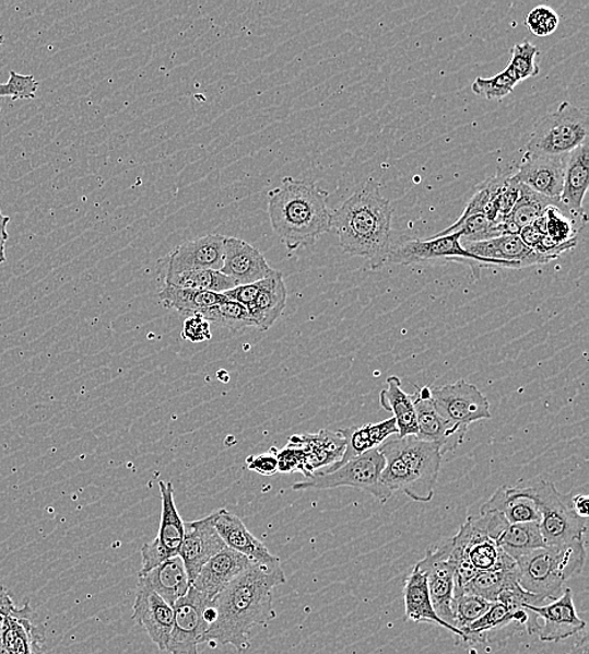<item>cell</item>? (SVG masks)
Here are the masks:
<instances>
[{
  "label": "cell",
  "instance_id": "6da1fadb",
  "mask_svg": "<svg viewBox=\"0 0 589 654\" xmlns=\"http://www.w3.org/2000/svg\"><path fill=\"white\" fill-rule=\"evenodd\" d=\"M285 583L282 565L250 564L214 599L217 619L200 644H231L239 653L247 652L252 628L266 627L275 619L272 592Z\"/></svg>",
  "mask_w": 589,
  "mask_h": 654
},
{
  "label": "cell",
  "instance_id": "7a4b0ae2",
  "mask_svg": "<svg viewBox=\"0 0 589 654\" xmlns=\"http://www.w3.org/2000/svg\"><path fill=\"white\" fill-rule=\"evenodd\" d=\"M392 207L377 182L364 187L332 212V230L343 252L366 259L369 270L387 265L391 248Z\"/></svg>",
  "mask_w": 589,
  "mask_h": 654
},
{
  "label": "cell",
  "instance_id": "3957f363",
  "mask_svg": "<svg viewBox=\"0 0 589 654\" xmlns=\"http://www.w3.org/2000/svg\"><path fill=\"white\" fill-rule=\"evenodd\" d=\"M327 198L317 183L293 178H284L280 188L268 192L269 220L288 250L313 246L332 230Z\"/></svg>",
  "mask_w": 589,
  "mask_h": 654
},
{
  "label": "cell",
  "instance_id": "277c9868",
  "mask_svg": "<svg viewBox=\"0 0 589 654\" xmlns=\"http://www.w3.org/2000/svg\"><path fill=\"white\" fill-rule=\"evenodd\" d=\"M378 451L386 460L381 474V484L386 490L392 494L405 493L420 503L433 500L443 460L439 447L410 435L386 441Z\"/></svg>",
  "mask_w": 589,
  "mask_h": 654
},
{
  "label": "cell",
  "instance_id": "5b68a950",
  "mask_svg": "<svg viewBox=\"0 0 589 654\" xmlns=\"http://www.w3.org/2000/svg\"><path fill=\"white\" fill-rule=\"evenodd\" d=\"M586 558L585 538L530 551L516 560L519 584L545 602L558 599L569 579L582 572Z\"/></svg>",
  "mask_w": 589,
  "mask_h": 654
},
{
  "label": "cell",
  "instance_id": "8992f818",
  "mask_svg": "<svg viewBox=\"0 0 589 654\" xmlns=\"http://www.w3.org/2000/svg\"><path fill=\"white\" fill-rule=\"evenodd\" d=\"M450 556L456 563L459 588L479 572L517 568L516 560L486 534L476 516H468L458 534L450 539Z\"/></svg>",
  "mask_w": 589,
  "mask_h": 654
},
{
  "label": "cell",
  "instance_id": "52a82bcc",
  "mask_svg": "<svg viewBox=\"0 0 589 654\" xmlns=\"http://www.w3.org/2000/svg\"><path fill=\"white\" fill-rule=\"evenodd\" d=\"M589 117L586 108L563 101L558 110L545 115L534 126L527 153L567 156L588 141Z\"/></svg>",
  "mask_w": 589,
  "mask_h": 654
},
{
  "label": "cell",
  "instance_id": "ba28073f",
  "mask_svg": "<svg viewBox=\"0 0 589 654\" xmlns=\"http://www.w3.org/2000/svg\"><path fill=\"white\" fill-rule=\"evenodd\" d=\"M385 457L380 451L373 449L365 455L352 458L349 463L337 467L330 474H316L307 480L293 484V491L332 490L351 488L365 491L386 503L392 497L381 484V474L385 468Z\"/></svg>",
  "mask_w": 589,
  "mask_h": 654
},
{
  "label": "cell",
  "instance_id": "9c48e42d",
  "mask_svg": "<svg viewBox=\"0 0 589 654\" xmlns=\"http://www.w3.org/2000/svg\"><path fill=\"white\" fill-rule=\"evenodd\" d=\"M461 233L457 232L444 237L431 240H408L391 245L387 265H414L431 262H460L471 268L475 280H481L483 267L499 266L510 268L508 265L493 261V259L471 255L461 246Z\"/></svg>",
  "mask_w": 589,
  "mask_h": 654
},
{
  "label": "cell",
  "instance_id": "30bf717a",
  "mask_svg": "<svg viewBox=\"0 0 589 654\" xmlns=\"http://www.w3.org/2000/svg\"><path fill=\"white\" fill-rule=\"evenodd\" d=\"M540 528L546 547L563 545L585 538L587 519L579 518L572 509L569 494L561 493L554 483L540 481L533 484Z\"/></svg>",
  "mask_w": 589,
  "mask_h": 654
},
{
  "label": "cell",
  "instance_id": "8fae6325",
  "mask_svg": "<svg viewBox=\"0 0 589 654\" xmlns=\"http://www.w3.org/2000/svg\"><path fill=\"white\" fill-rule=\"evenodd\" d=\"M450 551V539L437 544L434 548L427 549L425 558L420 560L417 565L426 574L428 594L435 614L443 622L458 629L453 618V603H456L459 585L456 563L451 559Z\"/></svg>",
  "mask_w": 589,
  "mask_h": 654
},
{
  "label": "cell",
  "instance_id": "7c38bea8",
  "mask_svg": "<svg viewBox=\"0 0 589 654\" xmlns=\"http://www.w3.org/2000/svg\"><path fill=\"white\" fill-rule=\"evenodd\" d=\"M162 493V519L156 538L141 549L142 568L139 574L164 563L168 559L179 557L184 540V522L176 509L172 482H158Z\"/></svg>",
  "mask_w": 589,
  "mask_h": 654
},
{
  "label": "cell",
  "instance_id": "4fadbf2b",
  "mask_svg": "<svg viewBox=\"0 0 589 654\" xmlns=\"http://www.w3.org/2000/svg\"><path fill=\"white\" fill-rule=\"evenodd\" d=\"M214 600L190 586L187 594L174 606V627L167 651L170 654H198L201 639L210 626L204 610Z\"/></svg>",
  "mask_w": 589,
  "mask_h": 654
},
{
  "label": "cell",
  "instance_id": "5bb4252c",
  "mask_svg": "<svg viewBox=\"0 0 589 654\" xmlns=\"http://www.w3.org/2000/svg\"><path fill=\"white\" fill-rule=\"evenodd\" d=\"M437 410L449 422L462 427L491 419V402L474 384L464 379L432 389Z\"/></svg>",
  "mask_w": 589,
  "mask_h": 654
},
{
  "label": "cell",
  "instance_id": "9a60e30c",
  "mask_svg": "<svg viewBox=\"0 0 589 654\" xmlns=\"http://www.w3.org/2000/svg\"><path fill=\"white\" fill-rule=\"evenodd\" d=\"M411 398L414 401L417 417L416 439L434 443L439 447L443 456L456 451L464 442L468 427L453 424L439 413L431 387L415 385V393Z\"/></svg>",
  "mask_w": 589,
  "mask_h": 654
},
{
  "label": "cell",
  "instance_id": "2e32d148",
  "mask_svg": "<svg viewBox=\"0 0 589 654\" xmlns=\"http://www.w3.org/2000/svg\"><path fill=\"white\" fill-rule=\"evenodd\" d=\"M215 516L216 513H213L197 522L184 523V540L179 557L187 569L190 584L196 581L201 568L226 548L214 526Z\"/></svg>",
  "mask_w": 589,
  "mask_h": 654
},
{
  "label": "cell",
  "instance_id": "e0dca14e",
  "mask_svg": "<svg viewBox=\"0 0 589 654\" xmlns=\"http://www.w3.org/2000/svg\"><path fill=\"white\" fill-rule=\"evenodd\" d=\"M567 156L527 153L511 178L545 198L559 200Z\"/></svg>",
  "mask_w": 589,
  "mask_h": 654
},
{
  "label": "cell",
  "instance_id": "ac0fdd59",
  "mask_svg": "<svg viewBox=\"0 0 589 654\" xmlns=\"http://www.w3.org/2000/svg\"><path fill=\"white\" fill-rule=\"evenodd\" d=\"M525 608L543 620V624L538 629L542 642L558 643L585 631L586 622L577 614L574 593L569 588H566L558 599L543 606Z\"/></svg>",
  "mask_w": 589,
  "mask_h": 654
},
{
  "label": "cell",
  "instance_id": "d6986e66",
  "mask_svg": "<svg viewBox=\"0 0 589 654\" xmlns=\"http://www.w3.org/2000/svg\"><path fill=\"white\" fill-rule=\"evenodd\" d=\"M511 624L526 627L529 634L538 633L540 623L532 611L527 608H510L507 604L495 602L481 618L461 631L459 643L468 645L484 644L491 637Z\"/></svg>",
  "mask_w": 589,
  "mask_h": 654
},
{
  "label": "cell",
  "instance_id": "ffe728a7",
  "mask_svg": "<svg viewBox=\"0 0 589 654\" xmlns=\"http://www.w3.org/2000/svg\"><path fill=\"white\" fill-rule=\"evenodd\" d=\"M224 241L222 234L185 242L167 259V273H181L201 270L221 271L224 261Z\"/></svg>",
  "mask_w": 589,
  "mask_h": 654
},
{
  "label": "cell",
  "instance_id": "44dd1931",
  "mask_svg": "<svg viewBox=\"0 0 589 654\" xmlns=\"http://www.w3.org/2000/svg\"><path fill=\"white\" fill-rule=\"evenodd\" d=\"M262 252L248 242L225 237L224 261L221 272L234 281L235 287L256 283L273 272Z\"/></svg>",
  "mask_w": 589,
  "mask_h": 654
},
{
  "label": "cell",
  "instance_id": "7402d4cb",
  "mask_svg": "<svg viewBox=\"0 0 589 654\" xmlns=\"http://www.w3.org/2000/svg\"><path fill=\"white\" fill-rule=\"evenodd\" d=\"M132 610L134 622L146 629L150 640L160 651L166 652L174 627V607L155 592L138 585Z\"/></svg>",
  "mask_w": 589,
  "mask_h": 654
},
{
  "label": "cell",
  "instance_id": "603a6c76",
  "mask_svg": "<svg viewBox=\"0 0 589 654\" xmlns=\"http://www.w3.org/2000/svg\"><path fill=\"white\" fill-rule=\"evenodd\" d=\"M461 246L471 255L508 265L510 270H521V268L554 261L553 257L543 256L530 249L520 240L519 234H503V236L490 241L466 243Z\"/></svg>",
  "mask_w": 589,
  "mask_h": 654
},
{
  "label": "cell",
  "instance_id": "cb8c5ba5",
  "mask_svg": "<svg viewBox=\"0 0 589 654\" xmlns=\"http://www.w3.org/2000/svg\"><path fill=\"white\" fill-rule=\"evenodd\" d=\"M215 513L214 526L226 547L240 552L251 563L266 567L282 565L281 559L274 557L266 545L248 530L240 517L225 509L217 510Z\"/></svg>",
  "mask_w": 589,
  "mask_h": 654
},
{
  "label": "cell",
  "instance_id": "d4e9b609",
  "mask_svg": "<svg viewBox=\"0 0 589 654\" xmlns=\"http://www.w3.org/2000/svg\"><path fill=\"white\" fill-rule=\"evenodd\" d=\"M589 184V145L588 141L567 155L565 180L559 197L563 211L577 223L586 226L587 214L584 200Z\"/></svg>",
  "mask_w": 589,
  "mask_h": 654
},
{
  "label": "cell",
  "instance_id": "484cf974",
  "mask_svg": "<svg viewBox=\"0 0 589 654\" xmlns=\"http://www.w3.org/2000/svg\"><path fill=\"white\" fill-rule=\"evenodd\" d=\"M250 564L252 563L247 557L226 547L201 568L191 586L214 600Z\"/></svg>",
  "mask_w": 589,
  "mask_h": 654
},
{
  "label": "cell",
  "instance_id": "4316f807",
  "mask_svg": "<svg viewBox=\"0 0 589 654\" xmlns=\"http://www.w3.org/2000/svg\"><path fill=\"white\" fill-rule=\"evenodd\" d=\"M28 603L4 617L0 628V649L7 654L44 653L45 634L40 627L32 623Z\"/></svg>",
  "mask_w": 589,
  "mask_h": 654
},
{
  "label": "cell",
  "instance_id": "83f0119b",
  "mask_svg": "<svg viewBox=\"0 0 589 654\" xmlns=\"http://www.w3.org/2000/svg\"><path fill=\"white\" fill-rule=\"evenodd\" d=\"M487 511L502 514L509 524H540L541 519L533 486L527 488L502 486L481 509V513Z\"/></svg>",
  "mask_w": 589,
  "mask_h": 654
},
{
  "label": "cell",
  "instance_id": "f1b7e54d",
  "mask_svg": "<svg viewBox=\"0 0 589 654\" xmlns=\"http://www.w3.org/2000/svg\"><path fill=\"white\" fill-rule=\"evenodd\" d=\"M290 443L298 444L305 449L306 467L303 475L306 478L340 463L346 449V442L340 431L322 430L315 434H297L290 439Z\"/></svg>",
  "mask_w": 589,
  "mask_h": 654
},
{
  "label": "cell",
  "instance_id": "f546056e",
  "mask_svg": "<svg viewBox=\"0 0 589 654\" xmlns=\"http://www.w3.org/2000/svg\"><path fill=\"white\" fill-rule=\"evenodd\" d=\"M138 585L155 592L172 607L189 592L191 586L180 557L168 559L149 570L148 573L139 574Z\"/></svg>",
  "mask_w": 589,
  "mask_h": 654
},
{
  "label": "cell",
  "instance_id": "4dcf8cb0",
  "mask_svg": "<svg viewBox=\"0 0 589 654\" xmlns=\"http://www.w3.org/2000/svg\"><path fill=\"white\" fill-rule=\"evenodd\" d=\"M288 292L285 288L283 273L273 271L267 279L260 281L258 295L248 312L259 330L271 329L287 305Z\"/></svg>",
  "mask_w": 589,
  "mask_h": 654
},
{
  "label": "cell",
  "instance_id": "1f68e13d",
  "mask_svg": "<svg viewBox=\"0 0 589 654\" xmlns=\"http://www.w3.org/2000/svg\"><path fill=\"white\" fill-rule=\"evenodd\" d=\"M340 433L343 435L344 442H346V449H344L343 456L340 463L322 469L317 474H330L337 467H340L350 459L365 455V453L377 449L391 437L393 434H398L397 421L391 417L385 419L380 423H372L362 427L347 428V430H341Z\"/></svg>",
  "mask_w": 589,
  "mask_h": 654
},
{
  "label": "cell",
  "instance_id": "d6a6232c",
  "mask_svg": "<svg viewBox=\"0 0 589 654\" xmlns=\"http://www.w3.org/2000/svg\"><path fill=\"white\" fill-rule=\"evenodd\" d=\"M403 602H405V615L415 623H432L435 626L448 629L453 637H457V642L461 640V633L458 629H453L435 614L431 594L427 588V577L423 569L417 564L412 569L411 574L403 588Z\"/></svg>",
  "mask_w": 589,
  "mask_h": 654
},
{
  "label": "cell",
  "instance_id": "836d02e7",
  "mask_svg": "<svg viewBox=\"0 0 589 654\" xmlns=\"http://www.w3.org/2000/svg\"><path fill=\"white\" fill-rule=\"evenodd\" d=\"M387 388L380 393V406L392 413L397 421L398 439L417 435V417L414 401L411 396L401 388L399 376H389L386 379Z\"/></svg>",
  "mask_w": 589,
  "mask_h": 654
},
{
  "label": "cell",
  "instance_id": "e575fe53",
  "mask_svg": "<svg viewBox=\"0 0 589 654\" xmlns=\"http://www.w3.org/2000/svg\"><path fill=\"white\" fill-rule=\"evenodd\" d=\"M550 207H557L563 213L559 200L545 198L520 184V195L510 214L505 218L503 229L505 234H519L526 226L534 223ZM566 214V213H565Z\"/></svg>",
  "mask_w": 589,
  "mask_h": 654
},
{
  "label": "cell",
  "instance_id": "d590c367",
  "mask_svg": "<svg viewBox=\"0 0 589 654\" xmlns=\"http://www.w3.org/2000/svg\"><path fill=\"white\" fill-rule=\"evenodd\" d=\"M160 300L168 308L185 315H203L208 308L221 304L223 293L166 287L158 293Z\"/></svg>",
  "mask_w": 589,
  "mask_h": 654
},
{
  "label": "cell",
  "instance_id": "8d00e7d4",
  "mask_svg": "<svg viewBox=\"0 0 589 654\" xmlns=\"http://www.w3.org/2000/svg\"><path fill=\"white\" fill-rule=\"evenodd\" d=\"M495 541L515 560L546 547L538 523L508 524Z\"/></svg>",
  "mask_w": 589,
  "mask_h": 654
},
{
  "label": "cell",
  "instance_id": "74e56055",
  "mask_svg": "<svg viewBox=\"0 0 589 654\" xmlns=\"http://www.w3.org/2000/svg\"><path fill=\"white\" fill-rule=\"evenodd\" d=\"M518 568L509 570H490L479 572L469 583L462 586V591L478 595L487 602H498L500 594L515 582H518Z\"/></svg>",
  "mask_w": 589,
  "mask_h": 654
},
{
  "label": "cell",
  "instance_id": "f35d334b",
  "mask_svg": "<svg viewBox=\"0 0 589 654\" xmlns=\"http://www.w3.org/2000/svg\"><path fill=\"white\" fill-rule=\"evenodd\" d=\"M166 287L223 293L235 288L229 277L221 271L201 270L166 275Z\"/></svg>",
  "mask_w": 589,
  "mask_h": 654
},
{
  "label": "cell",
  "instance_id": "ab89813d",
  "mask_svg": "<svg viewBox=\"0 0 589 654\" xmlns=\"http://www.w3.org/2000/svg\"><path fill=\"white\" fill-rule=\"evenodd\" d=\"M457 232L461 233V245L490 241L505 234L502 224L487 220L483 214H474L466 218V220H458L449 229L436 233L434 237L449 236V234Z\"/></svg>",
  "mask_w": 589,
  "mask_h": 654
},
{
  "label": "cell",
  "instance_id": "60d3db41",
  "mask_svg": "<svg viewBox=\"0 0 589 654\" xmlns=\"http://www.w3.org/2000/svg\"><path fill=\"white\" fill-rule=\"evenodd\" d=\"M544 233L555 245L574 249L578 243V234L585 226L572 220L557 207H550L543 214Z\"/></svg>",
  "mask_w": 589,
  "mask_h": 654
},
{
  "label": "cell",
  "instance_id": "b9f144b4",
  "mask_svg": "<svg viewBox=\"0 0 589 654\" xmlns=\"http://www.w3.org/2000/svg\"><path fill=\"white\" fill-rule=\"evenodd\" d=\"M201 316L207 318L209 323L226 327V329L233 331H239L246 329V327L255 326V322H252L248 308L229 299L208 308Z\"/></svg>",
  "mask_w": 589,
  "mask_h": 654
},
{
  "label": "cell",
  "instance_id": "7bdbcfd3",
  "mask_svg": "<svg viewBox=\"0 0 589 654\" xmlns=\"http://www.w3.org/2000/svg\"><path fill=\"white\" fill-rule=\"evenodd\" d=\"M491 602H487L478 595L467 593L459 588L456 603H453V618H456V628L461 632L476 619L486 614L487 609L492 607Z\"/></svg>",
  "mask_w": 589,
  "mask_h": 654
},
{
  "label": "cell",
  "instance_id": "ee69618b",
  "mask_svg": "<svg viewBox=\"0 0 589 654\" xmlns=\"http://www.w3.org/2000/svg\"><path fill=\"white\" fill-rule=\"evenodd\" d=\"M518 83L516 75L505 67V70L495 74L494 78H478L473 82V85H471V90H473L474 94L479 97L490 101H502L515 91Z\"/></svg>",
  "mask_w": 589,
  "mask_h": 654
},
{
  "label": "cell",
  "instance_id": "f6af8a7d",
  "mask_svg": "<svg viewBox=\"0 0 589 654\" xmlns=\"http://www.w3.org/2000/svg\"><path fill=\"white\" fill-rule=\"evenodd\" d=\"M538 55H540V49L527 39L523 44L511 48V58L507 69L516 75L519 83L540 74V66L535 62Z\"/></svg>",
  "mask_w": 589,
  "mask_h": 654
},
{
  "label": "cell",
  "instance_id": "bcb514c9",
  "mask_svg": "<svg viewBox=\"0 0 589 654\" xmlns=\"http://www.w3.org/2000/svg\"><path fill=\"white\" fill-rule=\"evenodd\" d=\"M39 87L38 81L32 74H21L11 71L10 80L0 85V97L16 100H33Z\"/></svg>",
  "mask_w": 589,
  "mask_h": 654
},
{
  "label": "cell",
  "instance_id": "7dc6e473",
  "mask_svg": "<svg viewBox=\"0 0 589 654\" xmlns=\"http://www.w3.org/2000/svg\"><path fill=\"white\" fill-rule=\"evenodd\" d=\"M526 25L537 37H549L557 31L559 16L551 7L540 5L530 11L526 19Z\"/></svg>",
  "mask_w": 589,
  "mask_h": 654
},
{
  "label": "cell",
  "instance_id": "c3c4849f",
  "mask_svg": "<svg viewBox=\"0 0 589 654\" xmlns=\"http://www.w3.org/2000/svg\"><path fill=\"white\" fill-rule=\"evenodd\" d=\"M275 456L278 459V472H305L306 453L298 444L288 443L287 447L275 451Z\"/></svg>",
  "mask_w": 589,
  "mask_h": 654
},
{
  "label": "cell",
  "instance_id": "681fc988",
  "mask_svg": "<svg viewBox=\"0 0 589 654\" xmlns=\"http://www.w3.org/2000/svg\"><path fill=\"white\" fill-rule=\"evenodd\" d=\"M181 337L193 343L212 340L210 323L201 315H191L185 320Z\"/></svg>",
  "mask_w": 589,
  "mask_h": 654
},
{
  "label": "cell",
  "instance_id": "f907efd6",
  "mask_svg": "<svg viewBox=\"0 0 589 654\" xmlns=\"http://www.w3.org/2000/svg\"><path fill=\"white\" fill-rule=\"evenodd\" d=\"M276 449H271L260 456H251L247 459V466L250 471H255L263 476H273L278 472V459L275 456Z\"/></svg>",
  "mask_w": 589,
  "mask_h": 654
},
{
  "label": "cell",
  "instance_id": "816d5d0a",
  "mask_svg": "<svg viewBox=\"0 0 589 654\" xmlns=\"http://www.w3.org/2000/svg\"><path fill=\"white\" fill-rule=\"evenodd\" d=\"M11 218L4 215L2 213V208H0V266H2L7 261L5 257V245L8 238H10V234L7 232V226L10 224Z\"/></svg>",
  "mask_w": 589,
  "mask_h": 654
},
{
  "label": "cell",
  "instance_id": "f5cc1de1",
  "mask_svg": "<svg viewBox=\"0 0 589 654\" xmlns=\"http://www.w3.org/2000/svg\"><path fill=\"white\" fill-rule=\"evenodd\" d=\"M572 509H574V513L582 519H587L589 515V499L586 494H577V497L572 498Z\"/></svg>",
  "mask_w": 589,
  "mask_h": 654
},
{
  "label": "cell",
  "instance_id": "db71d44e",
  "mask_svg": "<svg viewBox=\"0 0 589 654\" xmlns=\"http://www.w3.org/2000/svg\"><path fill=\"white\" fill-rule=\"evenodd\" d=\"M16 608L19 607L15 606L11 594L8 593L3 585H0V616H10Z\"/></svg>",
  "mask_w": 589,
  "mask_h": 654
},
{
  "label": "cell",
  "instance_id": "11a10c76",
  "mask_svg": "<svg viewBox=\"0 0 589 654\" xmlns=\"http://www.w3.org/2000/svg\"><path fill=\"white\" fill-rule=\"evenodd\" d=\"M588 634L586 632H582V634H580L579 639L574 644V647H572L570 651L566 654H588Z\"/></svg>",
  "mask_w": 589,
  "mask_h": 654
},
{
  "label": "cell",
  "instance_id": "9f6ffc18",
  "mask_svg": "<svg viewBox=\"0 0 589 654\" xmlns=\"http://www.w3.org/2000/svg\"><path fill=\"white\" fill-rule=\"evenodd\" d=\"M3 620H4V617L0 616V628H2V626H3Z\"/></svg>",
  "mask_w": 589,
  "mask_h": 654
},
{
  "label": "cell",
  "instance_id": "6f0895ef",
  "mask_svg": "<svg viewBox=\"0 0 589 654\" xmlns=\"http://www.w3.org/2000/svg\"><path fill=\"white\" fill-rule=\"evenodd\" d=\"M3 42H4V37H3V35H0V46H2Z\"/></svg>",
  "mask_w": 589,
  "mask_h": 654
}]
</instances>
